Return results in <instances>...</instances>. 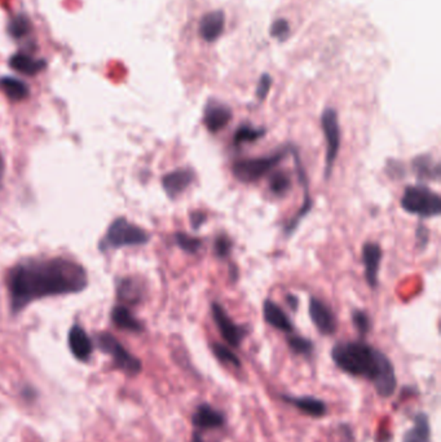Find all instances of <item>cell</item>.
Segmentation results:
<instances>
[{
    "label": "cell",
    "instance_id": "cell-15",
    "mask_svg": "<svg viewBox=\"0 0 441 442\" xmlns=\"http://www.w3.org/2000/svg\"><path fill=\"white\" fill-rule=\"evenodd\" d=\"M263 316L264 319L272 327L277 329L279 331H284V333H293L294 331L293 322L290 321V318L287 317L286 313L282 310L279 304L272 302L270 299L264 300Z\"/></svg>",
    "mask_w": 441,
    "mask_h": 442
},
{
    "label": "cell",
    "instance_id": "cell-20",
    "mask_svg": "<svg viewBox=\"0 0 441 442\" xmlns=\"http://www.w3.org/2000/svg\"><path fill=\"white\" fill-rule=\"evenodd\" d=\"M9 63L13 69L26 75H35L44 68L43 60L34 59L30 54H23V52L12 56Z\"/></svg>",
    "mask_w": 441,
    "mask_h": 442
},
{
    "label": "cell",
    "instance_id": "cell-5",
    "mask_svg": "<svg viewBox=\"0 0 441 442\" xmlns=\"http://www.w3.org/2000/svg\"><path fill=\"white\" fill-rule=\"evenodd\" d=\"M147 234L143 228L131 224L126 219H116L109 226L107 237L102 240V248H119L124 246H140L149 240Z\"/></svg>",
    "mask_w": 441,
    "mask_h": 442
},
{
    "label": "cell",
    "instance_id": "cell-21",
    "mask_svg": "<svg viewBox=\"0 0 441 442\" xmlns=\"http://www.w3.org/2000/svg\"><path fill=\"white\" fill-rule=\"evenodd\" d=\"M111 319L116 324V327L127 330V331H133V333H140L143 331V324L140 322L138 318L132 316L131 312L127 309L123 305H118L113 312H111Z\"/></svg>",
    "mask_w": 441,
    "mask_h": 442
},
{
    "label": "cell",
    "instance_id": "cell-4",
    "mask_svg": "<svg viewBox=\"0 0 441 442\" xmlns=\"http://www.w3.org/2000/svg\"><path fill=\"white\" fill-rule=\"evenodd\" d=\"M401 207L411 215L435 217L441 214V198L425 185L408 186L401 197Z\"/></svg>",
    "mask_w": 441,
    "mask_h": 442
},
{
    "label": "cell",
    "instance_id": "cell-8",
    "mask_svg": "<svg viewBox=\"0 0 441 442\" xmlns=\"http://www.w3.org/2000/svg\"><path fill=\"white\" fill-rule=\"evenodd\" d=\"M290 153H291L293 156H294L296 175H298V178H299V183L302 184L303 194H304V197H303L302 207L299 209V211L295 214V216L293 217V219L287 223L286 226H285V234H287V235L293 234V233L296 231V228H298L299 223L302 221L303 217H306L308 215V214H310V209H312V204H313V203H312V198H310V184H308L307 172H306L304 167H303L302 159H301L299 152L296 150V147H290Z\"/></svg>",
    "mask_w": 441,
    "mask_h": 442
},
{
    "label": "cell",
    "instance_id": "cell-35",
    "mask_svg": "<svg viewBox=\"0 0 441 442\" xmlns=\"http://www.w3.org/2000/svg\"><path fill=\"white\" fill-rule=\"evenodd\" d=\"M272 79L268 75H263V78L260 79L259 85H258V90H256V96L259 100H264L267 97V94L271 90Z\"/></svg>",
    "mask_w": 441,
    "mask_h": 442
},
{
    "label": "cell",
    "instance_id": "cell-9",
    "mask_svg": "<svg viewBox=\"0 0 441 442\" xmlns=\"http://www.w3.org/2000/svg\"><path fill=\"white\" fill-rule=\"evenodd\" d=\"M211 313L224 340L232 347H240L241 341L246 335L245 327L237 325L219 302L211 304Z\"/></svg>",
    "mask_w": 441,
    "mask_h": 442
},
{
    "label": "cell",
    "instance_id": "cell-25",
    "mask_svg": "<svg viewBox=\"0 0 441 442\" xmlns=\"http://www.w3.org/2000/svg\"><path fill=\"white\" fill-rule=\"evenodd\" d=\"M267 133L264 127H254L251 124H241L237 131L233 135V144L236 147H241L243 144H251L258 140L262 139Z\"/></svg>",
    "mask_w": 441,
    "mask_h": 442
},
{
    "label": "cell",
    "instance_id": "cell-12",
    "mask_svg": "<svg viewBox=\"0 0 441 442\" xmlns=\"http://www.w3.org/2000/svg\"><path fill=\"white\" fill-rule=\"evenodd\" d=\"M363 260L366 282L372 288H375L378 286V273L382 260V248L380 245L374 242H366L363 247Z\"/></svg>",
    "mask_w": 441,
    "mask_h": 442
},
{
    "label": "cell",
    "instance_id": "cell-10",
    "mask_svg": "<svg viewBox=\"0 0 441 442\" xmlns=\"http://www.w3.org/2000/svg\"><path fill=\"white\" fill-rule=\"evenodd\" d=\"M310 317L322 335H333L338 329L337 318L329 305L318 297H310Z\"/></svg>",
    "mask_w": 441,
    "mask_h": 442
},
{
    "label": "cell",
    "instance_id": "cell-38",
    "mask_svg": "<svg viewBox=\"0 0 441 442\" xmlns=\"http://www.w3.org/2000/svg\"><path fill=\"white\" fill-rule=\"evenodd\" d=\"M3 176H4V159H3V155L0 153V185H1V181H3Z\"/></svg>",
    "mask_w": 441,
    "mask_h": 442
},
{
    "label": "cell",
    "instance_id": "cell-19",
    "mask_svg": "<svg viewBox=\"0 0 441 442\" xmlns=\"http://www.w3.org/2000/svg\"><path fill=\"white\" fill-rule=\"evenodd\" d=\"M413 171L419 180H439L440 164L434 162L430 155H419L413 161Z\"/></svg>",
    "mask_w": 441,
    "mask_h": 442
},
{
    "label": "cell",
    "instance_id": "cell-34",
    "mask_svg": "<svg viewBox=\"0 0 441 442\" xmlns=\"http://www.w3.org/2000/svg\"><path fill=\"white\" fill-rule=\"evenodd\" d=\"M416 237H417V245L418 248L423 250L428 245L430 240V231L423 224H418L417 231H416Z\"/></svg>",
    "mask_w": 441,
    "mask_h": 442
},
{
    "label": "cell",
    "instance_id": "cell-30",
    "mask_svg": "<svg viewBox=\"0 0 441 442\" xmlns=\"http://www.w3.org/2000/svg\"><path fill=\"white\" fill-rule=\"evenodd\" d=\"M352 322L355 325L357 333H360L361 336H365L366 333L372 330V319L364 310H354L352 312Z\"/></svg>",
    "mask_w": 441,
    "mask_h": 442
},
{
    "label": "cell",
    "instance_id": "cell-23",
    "mask_svg": "<svg viewBox=\"0 0 441 442\" xmlns=\"http://www.w3.org/2000/svg\"><path fill=\"white\" fill-rule=\"evenodd\" d=\"M431 431L426 414L421 412L414 420V426L404 437V442H430Z\"/></svg>",
    "mask_w": 441,
    "mask_h": 442
},
{
    "label": "cell",
    "instance_id": "cell-31",
    "mask_svg": "<svg viewBox=\"0 0 441 442\" xmlns=\"http://www.w3.org/2000/svg\"><path fill=\"white\" fill-rule=\"evenodd\" d=\"M287 344L290 349L296 353V355H304V356H308L312 353L313 350V343L302 338V336H290L287 339Z\"/></svg>",
    "mask_w": 441,
    "mask_h": 442
},
{
    "label": "cell",
    "instance_id": "cell-3",
    "mask_svg": "<svg viewBox=\"0 0 441 442\" xmlns=\"http://www.w3.org/2000/svg\"><path fill=\"white\" fill-rule=\"evenodd\" d=\"M289 152H290V147H286L270 155L237 161L233 163V176L245 184L255 183L265 176L268 172H271L285 158V155H287Z\"/></svg>",
    "mask_w": 441,
    "mask_h": 442
},
{
    "label": "cell",
    "instance_id": "cell-33",
    "mask_svg": "<svg viewBox=\"0 0 441 442\" xmlns=\"http://www.w3.org/2000/svg\"><path fill=\"white\" fill-rule=\"evenodd\" d=\"M29 29H30L29 21L23 16H18V17L13 18L11 21V26H9L11 34L16 38H21L23 35H26L29 32Z\"/></svg>",
    "mask_w": 441,
    "mask_h": 442
},
{
    "label": "cell",
    "instance_id": "cell-16",
    "mask_svg": "<svg viewBox=\"0 0 441 442\" xmlns=\"http://www.w3.org/2000/svg\"><path fill=\"white\" fill-rule=\"evenodd\" d=\"M69 347L71 353L80 361L88 360L92 353V341L80 326H73L69 333Z\"/></svg>",
    "mask_w": 441,
    "mask_h": 442
},
{
    "label": "cell",
    "instance_id": "cell-28",
    "mask_svg": "<svg viewBox=\"0 0 441 442\" xmlns=\"http://www.w3.org/2000/svg\"><path fill=\"white\" fill-rule=\"evenodd\" d=\"M175 242L179 247L183 251H186V254H197L202 247L201 238L192 237L186 233H176L175 234Z\"/></svg>",
    "mask_w": 441,
    "mask_h": 442
},
{
    "label": "cell",
    "instance_id": "cell-18",
    "mask_svg": "<svg viewBox=\"0 0 441 442\" xmlns=\"http://www.w3.org/2000/svg\"><path fill=\"white\" fill-rule=\"evenodd\" d=\"M287 403L294 405L303 412L308 414L310 417L320 418L326 414V405L321 400L315 397H294V395H284L282 397Z\"/></svg>",
    "mask_w": 441,
    "mask_h": 442
},
{
    "label": "cell",
    "instance_id": "cell-14",
    "mask_svg": "<svg viewBox=\"0 0 441 442\" xmlns=\"http://www.w3.org/2000/svg\"><path fill=\"white\" fill-rule=\"evenodd\" d=\"M378 395L382 397H389L394 395L396 389V375L394 364L383 355L380 360L378 372L372 380Z\"/></svg>",
    "mask_w": 441,
    "mask_h": 442
},
{
    "label": "cell",
    "instance_id": "cell-11",
    "mask_svg": "<svg viewBox=\"0 0 441 442\" xmlns=\"http://www.w3.org/2000/svg\"><path fill=\"white\" fill-rule=\"evenodd\" d=\"M194 171L191 168H179L164 175L162 178V186L164 192L170 198H176L180 194L184 193L189 186L193 184Z\"/></svg>",
    "mask_w": 441,
    "mask_h": 442
},
{
    "label": "cell",
    "instance_id": "cell-7",
    "mask_svg": "<svg viewBox=\"0 0 441 442\" xmlns=\"http://www.w3.org/2000/svg\"><path fill=\"white\" fill-rule=\"evenodd\" d=\"M97 343L101 350L113 357L114 362L119 369L128 374H138L141 370V362L136 357L128 353L123 345L113 338L110 333H100L97 338Z\"/></svg>",
    "mask_w": 441,
    "mask_h": 442
},
{
    "label": "cell",
    "instance_id": "cell-27",
    "mask_svg": "<svg viewBox=\"0 0 441 442\" xmlns=\"http://www.w3.org/2000/svg\"><path fill=\"white\" fill-rule=\"evenodd\" d=\"M118 296L123 302H136L141 297L140 285L133 279H124L118 288Z\"/></svg>",
    "mask_w": 441,
    "mask_h": 442
},
{
    "label": "cell",
    "instance_id": "cell-29",
    "mask_svg": "<svg viewBox=\"0 0 441 442\" xmlns=\"http://www.w3.org/2000/svg\"><path fill=\"white\" fill-rule=\"evenodd\" d=\"M211 348H212V352H214V355L217 356L219 361H222L224 364H232V366H236V367H241L240 358L236 356L231 349L226 348L225 345L220 344V343H214L211 345Z\"/></svg>",
    "mask_w": 441,
    "mask_h": 442
},
{
    "label": "cell",
    "instance_id": "cell-22",
    "mask_svg": "<svg viewBox=\"0 0 441 442\" xmlns=\"http://www.w3.org/2000/svg\"><path fill=\"white\" fill-rule=\"evenodd\" d=\"M201 35L206 40L217 39L224 29V16L220 12H212L205 16L201 23Z\"/></svg>",
    "mask_w": 441,
    "mask_h": 442
},
{
    "label": "cell",
    "instance_id": "cell-39",
    "mask_svg": "<svg viewBox=\"0 0 441 442\" xmlns=\"http://www.w3.org/2000/svg\"><path fill=\"white\" fill-rule=\"evenodd\" d=\"M192 442H203L202 441L201 436L200 434H194L193 436V441Z\"/></svg>",
    "mask_w": 441,
    "mask_h": 442
},
{
    "label": "cell",
    "instance_id": "cell-2",
    "mask_svg": "<svg viewBox=\"0 0 441 442\" xmlns=\"http://www.w3.org/2000/svg\"><path fill=\"white\" fill-rule=\"evenodd\" d=\"M383 353L364 341H343L334 345L332 358L341 370L355 376L373 380L378 372Z\"/></svg>",
    "mask_w": 441,
    "mask_h": 442
},
{
    "label": "cell",
    "instance_id": "cell-26",
    "mask_svg": "<svg viewBox=\"0 0 441 442\" xmlns=\"http://www.w3.org/2000/svg\"><path fill=\"white\" fill-rule=\"evenodd\" d=\"M291 189V178L285 171H276L270 178V190L276 197L286 195Z\"/></svg>",
    "mask_w": 441,
    "mask_h": 442
},
{
    "label": "cell",
    "instance_id": "cell-36",
    "mask_svg": "<svg viewBox=\"0 0 441 442\" xmlns=\"http://www.w3.org/2000/svg\"><path fill=\"white\" fill-rule=\"evenodd\" d=\"M189 217H191V225H192L194 231H198L207 220V215L203 211H193V212H191Z\"/></svg>",
    "mask_w": 441,
    "mask_h": 442
},
{
    "label": "cell",
    "instance_id": "cell-6",
    "mask_svg": "<svg viewBox=\"0 0 441 442\" xmlns=\"http://www.w3.org/2000/svg\"><path fill=\"white\" fill-rule=\"evenodd\" d=\"M321 127L325 136V178L327 180L333 172L334 164L341 149V127L338 114L334 109H325L321 116Z\"/></svg>",
    "mask_w": 441,
    "mask_h": 442
},
{
    "label": "cell",
    "instance_id": "cell-32",
    "mask_svg": "<svg viewBox=\"0 0 441 442\" xmlns=\"http://www.w3.org/2000/svg\"><path fill=\"white\" fill-rule=\"evenodd\" d=\"M233 242L226 234H219L214 240V254L219 259L228 257L232 251Z\"/></svg>",
    "mask_w": 441,
    "mask_h": 442
},
{
    "label": "cell",
    "instance_id": "cell-24",
    "mask_svg": "<svg viewBox=\"0 0 441 442\" xmlns=\"http://www.w3.org/2000/svg\"><path fill=\"white\" fill-rule=\"evenodd\" d=\"M0 90L12 101H21L29 96V87L16 78H1Z\"/></svg>",
    "mask_w": 441,
    "mask_h": 442
},
{
    "label": "cell",
    "instance_id": "cell-37",
    "mask_svg": "<svg viewBox=\"0 0 441 442\" xmlns=\"http://www.w3.org/2000/svg\"><path fill=\"white\" fill-rule=\"evenodd\" d=\"M286 302L287 304L290 305V308H291V309H298V297H296V296L291 294L286 295Z\"/></svg>",
    "mask_w": 441,
    "mask_h": 442
},
{
    "label": "cell",
    "instance_id": "cell-1",
    "mask_svg": "<svg viewBox=\"0 0 441 442\" xmlns=\"http://www.w3.org/2000/svg\"><path fill=\"white\" fill-rule=\"evenodd\" d=\"M87 282L85 268L64 257L17 264L8 278L11 308L18 313L47 296L80 293Z\"/></svg>",
    "mask_w": 441,
    "mask_h": 442
},
{
    "label": "cell",
    "instance_id": "cell-17",
    "mask_svg": "<svg viewBox=\"0 0 441 442\" xmlns=\"http://www.w3.org/2000/svg\"><path fill=\"white\" fill-rule=\"evenodd\" d=\"M224 415L215 410L214 407H211L207 403L200 405L192 418L194 426L202 429L219 428L224 424Z\"/></svg>",
    "mask_w": 441,
    "mask_h": 442
},
{
    "label": "cell",
    "instance_id": "cell-13",
    "mask_svg": "<svg viewBox=\"0 0 441 442\" xmlns=\"http://www.w3.org/2000/svg\"><path fill=\"white\" fill-rule=\"evenodd\" d=\"M232 110L223 104L212 102L205 109L203 123L210 133H217L224 130L232 121Z\"/></svg>",
    "mask_w": 441,
    "mask_h": 442
}]
</instances>
